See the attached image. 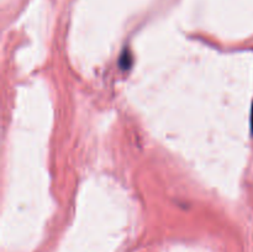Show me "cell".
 Listing matches in <instances>:
<instances>
[{
	"instance_id": "obj_1",
	"label": "cell",
	"mask_w": 253,
	"mask_h": 252,
	"mask_svg": "<svg viewBox=\"0 0 253 252\" xmlns=\"http://www.w3.org/2000/svg\"><path fill=\"white\" fill-rule=\"evenodd\" d=\"M119 66H120V68H123V69L130 68V66H131V56H130V54H128L127 51H125L123 54H121L120 62H119Z\"/></svg>"
},
{
	"instance_id": "obj_2",
	"label": "cell",
	"mask_w": 253,
	"mask_h": 252,
	"mask_svg": "<svg viewBox=\"0 0 253 252\" xmlns=\"http://www.w3.org/2000/svg\"><path fill=\"white\" fill-rule=\"evenodd\" d=\"M251 131L253 133V104H252V110H251Z\"/></svg>"
}]
</instances>
